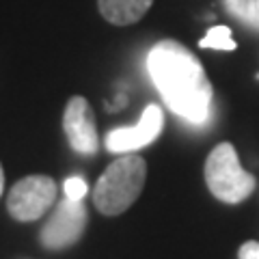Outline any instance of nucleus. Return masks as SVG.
<instances>
[{
	"mask_svg": "<svg viewBox=\"0 0 259 259\" xmlns=\"http://www.w3.org/2000/svg\"><path fill=\"white\" fill-rule=\"evenodd\" d=\"M147 177V164L141 156L121 153L95 184L93 203L106 216H119L141 197Z\"/></svg>",
	"mask_w": 259,
	"mask_h": 259,
	"instance_id": "2",
	"label": "nucleus"
},
{
	"mask_svg": "<svg viewBox=\"0 0 259 259\" xmlns=\"http://www.w3.org/2000/svg\"><path fill=\"white\" fill-rule=\"evenodd\" d=\"M87 227V207L82 201H71L65 197L52 212L50 221L41 229V244L50 250H61L82 238Z\"/></svg>",
	"mask_w": 259,
	"mask_h": 259,
	"instance_id": "5",
	"label": "nucleus"
},
{
	"mask_svg": "<svg viewBox=\"0 0 259 259\" xmlns=\"http://www.w3.org/2000/svg\"><path fill=\"white\" fill-rule=\"evenodd\" d=\"M225 11L250 28H259V0H223Z\"/></svg>",
	"mask_w": 259,
	"mask_h": 259,
	"instance_id": "9",
	"label": "nucleus"
},
{
	"mask_svg": "<svg viewBox=\"0 0 259 259\" xmlns=\"http://www.w3.org/2000/svg\"><path fill=\"white\" fill-rule=\"evenodd\" d=\"M56 201V182L48 175H28L11 188L7 209L20 223L41 218Z\"/></svg>",
	"mask_w": 259,
	"mask_h": 259,
	"instance_id": "4",
	"label": "nucleus"
},
{
	"mask_svg": "<svg viewBox=\"0 0 259 259\" xmlns=\"http://www.w3.org/2000/svg\"><path fill=\"white\" fill-rule=\"evenodd\" d=\"M164 125V112L158 104H147L143 117L132 127H117L106 134V149L110 153H134L147 147L160 136Z\"/></svg>",
	"mask_w": 259,
	"mask_h": 259,
	"instance_id": "6",
	"label": "nucleus"
},
{
	"mask_svg": "<svg viewBox=\"0 0 259 259\" xmlns=\"http://www.w3.org/2000/svg\"><path fill=\"white\" fill-rule=\"evenodd\" d=\"M3 188H5V173H3V164H0V194H3Z\"/></svg>",
	"mask_w": 259,
	"mask_h": 259,
	"instance_id": "13",
	"label": "nucleus"
},
{
	"mask_svg": "<svg viewBox=\"0 0 259 259\" xmlns=\"http://www.w3.org/2000/svg\"><path fill=\"white\" fill-rule=\"evenodd\" d=\"M63 188H65V197L71 201H82L89 192V186L82 177H67Z\"/></svg>",
	"mask_w": 259,
	"mask_h": 259,
	"instance_id": "11",
	"label": "nucleus"
},
{
	"mask_svg": "<svg viewBox=\"0 0 259 259\" xmlns=\"http://www.w3.org/2000/svg\"><path fill=\"white\" fill-rule=\"evenodd\" d=\"M147 69L162 100L175 115L190 123H203L212 106L214 91L194 52L180 41L162 39L151 48Z\"/></svg>",
	"mask_w": 259,
	"mask_h": 259,
	"instance_id": "1",
	"label": "nucleus"
},
{
	"mask_svg": "<svg viewBox=\"0 0 259 259\" xmlns=\"http://www.w3.org/2000/svg\"><path fill=\"white\" fill-rule=\"evenodd\" d=\"M205 184L223 203H240L255 190V177L242 168L231 143H221L209 151L205 160Z\"/></svg>",
	"mask_w": 259,
	"mask_h": 259,
	"instance_id": "3",
	"label": "nucleus"
},
{
	"mask_svg": "<svg viewBox=\"0 0 259 259\" xmlns=\"http://www.w3.org/2000/svg\"><path fill=\"white\" fill-rule=\"evenodd\" d=\"M199 46L203 50H223V52H231L236 50V41L231 37V28L227 26H214L207 30V35L201 39Z\"/></svg>",
	"mask_w": 259,
	"mask_h": 259,
	"instance_id": "10",
	"label": "nucleus"
},
{
	"mask_svg": "<svg viewBox=\"0 0 259 259\" xmlns=\"http://www.w3.org/2000/svg\"><path fill=\"white\" fill-rule=\"evenodd\" d=\"M63 127L67 134V141L71 149L82 153V156H93L100 149V136L95 127V115L93 108L84 97H71L65 106L63 115Z\"/></svg>",
	"mask_w": 259,
	"mask_h": 259,
	"instance_id": "7",
	"label": "nucleus"
},
{
	"mask_svg": "<svg viewBox=\"0 0 259 259\" xmlns=\"http://www.w3.org/2000/svg\"><path fill=\"white\" fill-rule=\"evenodd\" d=\"M153 0H97L102 18H106L115 26H127L139 22L149 11Z\"/></svg>",
	"mask_w": 259,
	"mask_h": 259,
	"instance_id": "8",
	"label": "nucleus"
},
{
	"mask_svg": "<svg viewBox=\"0 0 259 259\" xmlns=\"http://www.w3.org/2000/svg\"><path fill=\"white\" fill-rule=\"evenodd\" d=\"M238 259H259V242H244L238 250Z\"/></svg>",
	"mask_w": 259,
	"mask_h": 259,
	"instance_id": "12",
	"label": "nucleus"
}]
</instances>
